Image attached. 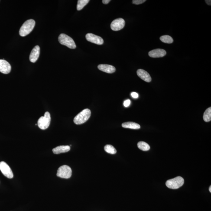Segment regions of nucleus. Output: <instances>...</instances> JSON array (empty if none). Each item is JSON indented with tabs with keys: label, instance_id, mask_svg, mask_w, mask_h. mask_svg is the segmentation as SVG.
Instances as JSON below:
<instances>
[{
	"label": "nucleus",
	"instance_id": "nucleus-1",
	"mask_svg": "<svg viewBox=\"0 0 211 211\" xmlns=\"http://www.w3.org/2000/svg\"><path fill=\"white\" fill-rule=\"evenodd\" d=\"M35 25L34 20H27L23 24L19 30V34L21 37H25L33 31Z\"/></svg>",
	"mask_w": 211,
	"mask_h": 211
},
{
	"label": "nucleus",
	"instance_id": "nucleus-2",
	"mask_svg": "<svg viewBox=\"0 0 211 211\" xmlns=\"http://www.w3.org/2000/svg\"><path fill=\"white\" fill-rule=\"evenodd\" d=\"M91 114L90 109H84L75 117L74 119V122L77 125H80L84 123L90 117Z\"/></svg>",
	"mask_w": 211,
	"mask_h": 211
},
{
	"label": "nucleus",
	"instance_id": "nucleus-3",
	"mask_svg": "<svg viewBox=\"0 0 211 211\" xmlns=\"http://www.w3.org/2000/svg\"><path fill=\"white\" fill-rule=\"evenodd\" d=\"M58 41L61 44L70 49H75L76 47V44L73 38L65 34H61L58 37Z\"/></svg>",
	"mask_w": 211,
	"mask_h": 211
},
{
	"label": "nucleus",
	"instance_id": "nucleus-4",
	"mask_svg": "<svg viewBox=\"0 0 211 211\" xmlns=\"http://www.w3.org/2000/svg\"><path fill=\"white\" fill-rule=\"evenodd\" d=\"M184 179L180 176L175 177L167 180L166 183V186L169 188L176 189L179 188L184 184Z\"/></svg>",
	"mask_w": 211,
	"mask_h": 211
},
{
	"label": "nucleus",
	"instance_id": "nucleus-5",
	"mask_svg": "<svg viewBox=\"0 0 211 211\" xmlns=\"http://www.w3.org/2000/svg\"><path fill=\"white\" fill-rule=\"evenodd\" d=\"M51 117L50 113L46 112L44 116L40 117L38 121V125L41 129L45 130L50 126Z\"/></svg>",
	"mask_w": 211,
	"mask_h": 211
},
{
	"label": "nucleus",
	"instance_id": "nucleus-6",
	"mask_svg": "<svg viewBox=\"0 0 211 211\" xmlns=\"http://www.w3.org/2000/svg\"><path fill=\"white\" fill-rule=\"evenodd\" d=\"M71 169L69 166L63 165L59 168L57 173V176L61 178L69 179L72 176Z\"/></svg>",
	"mask_w": 211,
	"mask_h": 211
},
{
	"label": "nucleus",
	"instance_id": "nucleus-7",
	"mask_svg": "<svg viewBox=\"0 0 211 211\" xmlns=\"http://www.w3.org/2000/svg\"><path fill=\"white\" fill-rule=\"evenodd\" d=\"M0 170L4 176L8 178H12L14 174L9 166L4 161L0 162Z\"/></svg>",
	"mask_w": 211,
	"mask_h": 211
},
{
	"label": "nucleus",
	"instance_id": "nucleus-8",
	"mask_svg": "<svg viewBox=\"0 0 211 211\" xmlns=\"http://www.w3.org/2000/svg\"><path fill=\"white\" fill-rule=\"evenodd\" d=\"M125 25V22L122 18H117L111 23V29L114 31H118L122 29Z\"/></svg>",
	"mask_w": 211,
	"mask_h": 211
},
{
	"label": "nucleus",
	"instance_id": "nucleus-9",
	"mask_svg": "<svg viewBox=\"0 0 211 211\" xmlns=\"http://www.w3.org/2000/svg\"><path fill=\"white\" fill-rule=\"evenodd\" d=\"M86 38L87 41L94 44L99 45L103 44L104 40L102 37L92 33H88L86 34Z\"/></svg>",
	"mask_w": 211,
	"mask_h": 211
},
{
	"label": "nucleus",
	"instance_id": "nucleus-10",
	"mask_svg": "<svg viewBox=\"0 0 211 211\" xmlns=\"http://www.w3.org/2000/svg\"><path fill=\"white\" fill-rule=\"evenodd\" d=\"M10 64L6 60H0V72L4 74H8L11 72Z\"/></svg>",
	"mask_w": 211,
	"mask_h": 211
},
{
	"label": "nucleus",
	"instance_id": "nucleus-11",
	"mask_svg": "<svg viewBox=\"0 0 211 211\" xmlns=\"http://www.w3.org/2000/svg\"><path fill=\"white\" fill-rule=\"evenodd\" d=\"M40 53V47L38 46H36L33 48L30 56V61L32 63H35L37 61Z\"/></svg>",
	"mask_w": 211,
	"mask_h": 211
},
{
	"label": "nucleus",
	"instance_id": "nucleus-12",
	"mask_svg": "<svg viewBox=\"0 0 211 211\" xmlns=\"http://www.w3.org/2000/svg\"><path fill=\"white\" fill-rule=\"evenodd\" d=\"M167 53L163 49H157L151 50L149 53V55L153 58H157L164 57L166 55Z\"/></svg>",
	"mask_w": 211,
	"mask_h": 211
},
{
	"label": "nucleus",
	"instance_id": "nucleus-13",
	"mask_svg": "<svg viewBox=\"0 0 211 211\" xmlns=\"http://www.w3.org/2000/svg\"><path fill=\"white\" fill-rule=\"evenodd\" d=\"M137 74L139 77L143 80L149 83L151 82L152 79L151 76L147 71L143 69H138L137 71Z\"/></svg>",
	"mask_w": 211,
	"mask_h": 211
},
{
	"label": "nucleus",
	"instance_id": "nucleus-14",
	"mask_svg": "<svg viewBox=\"0 0 211 211\" xmlns=\"http://www.w3.org/2000/svg\"><path fill=\"white\" fill-rule=\"evenodd\" d=\"M98 68L102 72L109 74L113 73L116 70L114 66L109 65L100 64L98 66Z\"/></svg>",
	"mask_w": 211,
	"mask_h": 211
},
{
	"label": "nucleus",
	"instance_id": "nucleus-15",
	"mask_svg": "<svg viewBox=\"0 0 211 211\" xmlns=\"http://www.w3.org/2000/svg\"><path fill=\"white\" fill-rule=\"evenodd\" d=\"M70 147L68 145H61L53 149V153L55 154H59L60 153L67 152L70 151Z\"/></svg>",
	"mask_w": 211,
	"mask_h": 211
},
{
	"label": "nucleus",
	"instance_id": "nucleus-16",
	"mask_svg": "<svg viewBox=\"0 0 211 211\" xmlns=\"http://www.w3.org/2000/svg\"><path fill=\"white\" fill-rule=\"evenodd\" d=\"M122 125L123 128H130L131 129H138L141 128V126L139 124L134 122H124L122 124Z\"/></svg>",
	"mask_w": 211,
	"mask_h": 211
},
{
	"label": "nucleus",
	"instance_id": "nucleus-17",
	"mask_svg": "<svg viewBox=\"0 0 211 211\" xmlns=\"http://www.w3.org/2000/svg\"><path fill=\"white\" fill-rule=\"evenodd\" d=\"M137 145H138V147L139 149L143 151H148L150 149L149 145L147 143L144 142V141H139L137 144Z\"/></svg>",
	"mask_w": 211,
	"mask_h": 211
},
{
	"label": "nucleus",
	"instance_id": "nucleus-18",
	"mask_svg": "<svg viewBox=\"0 0 211 211\" xmlns=\"http://www.w3.org/2000/svg\"><path fill=\"white\" fill-rule=\"evenodd\" d=\"M203 118L206 122H209L211 120V108H207L204 113Z\"/></svg>",
	"mask_w": 211,
	"mask_h": 211
},
{
	"label": "nucleus",
	"instance_id": "nucleus-19",
	"mask_svg": "<svg viewBox=\"0 0 211 211\" xmlns=\"http://www.w3.org/2000/svg\"><path fill=\"white\" fill-rule=\"evenodd\" d=\"M89 0H78L77 6V10L78 11H80L89 2Z\"/></svg>",
	"mask_w": 211,
	"mask_h": 211
},
{
	"label": "nucleus",
	"instance_id": "nucleus-20",
	"mask_svg": "<svg viewBox=\"0 0 211 211\" xmlns=\"http://www.w3.org/2000/svg\"><path fill=\"white\" fill-rule=\"evenodd\" d=\"M160 40L163 42L169 44L173 43V41H174L173 38L170 36L169 35L161 36L160 38Z\"/></svg>",
	"mask_w": 211,
	"mask_h": 211
},
{
	"label": "nucleus",
	"instance_id": "nucleus-21",
	"mask_svg": "<svg viewBox=\"0 0 211 211\" xmlns=\"http://www.w3.org/2000/svg\"><path fill=\"white\" fill-rule=\"evenodd\" d=\"M105 150L106 152L109 154H114L117 153V150L113 146L111 145H106L105 146Z\"/></svg>",
	"mask_w": 211,
	"mask_h": 211
},
{
	"label": "nucleus",
	"instance_id": "nucleus-22",
	"mask_svg": "<svg viewBox=\"0 0 211 211\" xmlns=\"http://www.w3.org/2000/svg\"><path fill=\"white\" fill-rule=\"evenodd\" d=\"M146 1V0H133L132 2L133 4L138 5V4L143 3Z\"/></svg>",
	"mask_w": 211,
	"mask_h": 211
},
{
	"label": "nucleus",
	"instance_id": "nucleus-23",
	"mask_svg": "<svg viewBox=\"0 0 211 211\" xmlns=\"http://www.w3.org/2000/svg\"><path fill=\"white\" fill-rule=\"evenodd\" d=\"M130 104L131 101L129 99H127L126 100L124 101V105L125 107H128L130 105Z\"/></svg>",
	"mask_w": 211,
	"mask_h": 211
},
{
	"label": "nucleus",
	"instance_id": "nucleus-24",
	"mask_svg": "<svg viewBox=\"0 0 211 211\" xmlns=\"http://www.w3.org/2000/svg\"><path fill=\"white\" fill-rule=\"evenodd\" d=\"M131 95L133 98H135V99H137V98H138V94L136 92H132L131 93Z\"/></svg>",
	"mask_w": 211,
	"mask_h": 211
},
{
	"label": "nucleus",
	"instance_id": "nucleus-25",
	"mask_svg": "<svg viewBox=\"0 0 211 211\" xmlns=\"http://www.w3.org/2000/svg\"><path fill=\"white\" fill-rule=\"evenodd\" d=\"M110 1V0H103L102 2L104 4H107L109 3Z\"/></svg>",
	"mask_w": 211,
	"mask_h": 211
},
{
	"label": "nucleus",
	"instance_id": "nucleus-26",
	"mask_svg": "<svg viewBox=\"0 0 211 211\" xmlns=\"http://www.w3.org/2000/svg\"><path fill=\"white\" fill-rule=\"evenodd\" d=\"M205 2H206V3L209 6L211 5V1H210V0H206Z\"/></svg>",
	"mask_w": 211,
	"mask_h": 211
},
{
	"label": "nucleus",
	"instance_id": "nucleus-27",
	"mask_svg": "<svg viewBox=\"0 0 211 211\" xmlns=\"http://www.w3.org/2000/svg\"><path fill=\"white\" fill-rule=\"evenodd\" d=\"M209 192H210V193H211V186L209 188Z\"/></svg>",
	"mask_w": 211,
	"mask_h": 211
}]
</instances>
